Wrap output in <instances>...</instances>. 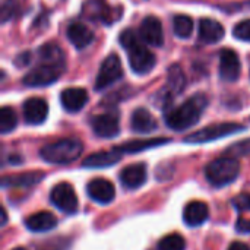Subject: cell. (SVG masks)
Wrapping results in <instances>:
<instances>
[{
  "mask_svg": "<svg viewBox=\"0 0 250 250\" xmlns=\"http://www.w3.org/2000/svg\"><path fill=\"white\" fill-rule=\"evenodd\" d=\"M246 127L243 125L239 123H231V122H226V123H215L211 126H207L195 133H190L189 136L185 138L186 144H193V145H199V144H205V142H211V141H217L226 136H230L233 133L237 132H243Z\"/></svg>",
  "mask_w": 250,
  "mask_h": 250,
  "instance_id": "cell-5",
  "label": "cell"
},
{
  "mask_svg": "<svg viewBox=\"0 0 250 250\" xmlns=\"http://www.w3.org/2000/svg\"><path fill=\"white\" fill-rule=\"evenodd\" d=\"M92 129L94 133L100 138H116L120 133V120L117 114L113 113H105L95 116L92 119Z\"/></svg>",
  "mask_w": 250,
  "mask_h": 250,
  "instance_id": "cell-10",
  "label": "cell"
},
{
  "mask_svg": "<svg viewBox=\"0 0 250 250\" xmlns=\"http://www.w3.org/2000/svg\"><path fill=\"white\" fill-rule=\"evenodd\" d=\"M40 59L42 63H64V53L57 44L48 42L40 48Z\"/></svg>",
  "mask_w": 250,
  "mask_h": 250,
  "instance_id": "cell-26",
  "label": "cell"
},
{
  "mask_svg": "<svg viewBox=\"0 0 250 250\" xmlns=\"http://www.w3.org/2000/svg\"><path fill=\"white\" fill-rule=\"evenodd\" d=\"M83 145L75 138L59 139L41 148L40 155L50 164H70L81 157Z\"/></svg>",
  "mask_w": 250,
  "mask_h": 250,
  "instance_id": "cell-3",
  "label": "cell"
},
{
  "mask_svg": "<svg viewBox=\"0 0 250 250\" xmlns=\"http://www.w3.org/2000/svg\"><path fill=\"white\" fill-rule=\"evenodd\" d=\"M1 215H3L1 226H4V224H6V221H7V214H6V209H3V211H1Z\"/></svg>",
  "mask_w": 250,
  "mask_h": 250,
  "instance_id": "cell-37",
  "label": "cell"
},
{
  "mask_svg": "<svg viewBox=\"0 0 250 250\" xmlns=\"http://www.w3.org/2000/svg\"><path fill=\"white\" fill-rule=\"evenodd\" d=\"M83 12L91 19L103 21L104 23H111L113 9L104 0H88L83 6Z\"/></svg>",
  "mask_w": 250,
  "mask_h": 250,
  "instance_id": "cell-22",
  "label": "cell"
},
{
  "mask_svg": "<svg viewBox=\"0 0 250 250\" xmlns=\"http://www.w3.org/2000/svg\"><path fill=\"white\" fill-rule=\"evenodd\" d=\"M18 125V117L13 108L10 107H3L0 110V133L6 135L9 132H12Z\"/></svg>",
  "mask_w": 250,
  "mask_h": 250,
  "instance_id": "cell-28",
  "label": "cell"
},
{
  "mask_svg": "<svg viewBox=\"0 0 250 250\" xmlns=\"http://www.w3.org/2000/svg\"><path fill=\"white\" fill-rule=\"evenodd\" d=\"M170 142V139H166V138H154V139H135V141H130V142H126L123 145H120L117 149L120 152H129V154H135V152H141V151H145V149H149V148H155V146H160V145H164Z\"/></svg>",
  "mask_w": 250,
  "mask_h": 250,
  "instance_id": "cell-24",
  "label": "cell"
},
{
  "mask_svg": "<svg viewBox=\"0 0 250 250\" xmlns=\"http://www.w3.org/2000/svg\"><path fill=\"white\" fill-rule=\"evenodd\" d=\"M48 116V104L45 100L32 97L23 103V119L28 125H41Z\"/></svg>",
  "mask_w": 250,
  "mask_h": 250,
  "instance_id": "cell-13",
  "label": "cell"
},
{
  "mask_svg": "<svg viewBox=\"0 0 250 250\" xmlns=\"http://www.w3.org/2000/svg\"><path fill=\"white\" fill-rule=\"evenodd\" d=\"M209 217V209L204 202H190L183 211V220L189 227L202 226Z\"/></svg>",
  "mask_w": 250,
  "mask_h": 250,
  "instance_id": "cell-21",
  "label": "cell"
},
{
  "mask_svg": "<svg viewBox=\"0 0 250 250\" xmlns=\"http://www.w3.org/2000/svg\"><path fill=\"white\" fill-rule=\"evenodd\" d=\"M119 41H120L122 47L127 51L130 69L136 75H146L155 67V64H157L155 54L152 51H149L148 47L139 41V38L133 29L122 31Z\"/></svg>",
  "mask_w": 250,
  "mask_h": 250,
  "instance_id": "cell-2",
  "label": "cell"
},
{
  "mask_svg": "<svg viewBox=\"0 0 250 250\" xmlns=\"http://www.w3.org/2000/svg\"><path fill=\"white\" fill-rule=\"evenodd\" d=\"M250 154V139H243L239 142H234L224 151V157H231V158H239V157H246Z\"/></svg>",
  "mask_w": 250,
  "mask_h": 250,
  "instance_id": "cell-30",
  "label": "cell"
},
{
  "mask_svg": "<svg viewBox=\"0 0 250 250\" xmlns=\"http://www.w3.org/2000/svg\"><path fill=\"white\" fill-rule=\"evenodd\" d=\"M240 173V164L236 158L231 157H221L214 160L205 168V176L208 182L217 188L227 186L233 183Z\"/></svg>",
  "mask_w": 250,
  "mask_h": 250,
  "instance_id": "cell-4",
  "label": "cell"
},
{
  "mask_svg": "<svg viewBox=\"0 0 250 250\" xmlns=\"http://www.w3.org/2000/svg\"><path fill=\"white\" fill-rule=\"evenodd\" d=\"M207 107H208L207 95L195 94L182 105L173 108L171 111L166 114V125L173 130L183 132L195 126L201 120Z\"/></svg>",
  "mask_w": 250,
  "mask_h": 250,
  "instance_id": "cell-1",
  "label": "cell"
},
{
  "mask_svg": "<svg viewBox=\"0 0 250 250\" xmlns=\"http://www.w3.org/2000/svg\"><path fill=\"white\" fill-rule=\"evenodd\" d=\"M185 85H186V78H185V73H183L182 67L179 64H173L168 69V78H167L166 91H168L171 95L180 94L183 91Z\"/></svg>",
  "mask_w": 250,
  "mask_h": 250,
  "instance_id": "cell-25",
  "label": "cell"
},
{
  "mask_svg": "<svg viewBox=\"0 0 250 250\" xmlns=\"http://www.w3.org/2000/svg\"><path fill=\"white\" fill-rule=\"evenodd\" d=\"M146 180V167L144 164H130L120 171V182L126 189H138Z\"/></svg>",
  "mask_w": 250,
  "mask_h": 250,
  "instance_id": "cell-17",
  "label": "cell"
},
{
  "mask_svg": "<svg viewBox=\"0 0 250 250\" xmlns=\"http://www.w3.org/2000/svg\"><path fill=\"white\" fill-rule=\"evenodd\" d=\"M227 250H250V246L242 243V242H234L233 245H230V248Z\"/></svg>",
  "mask_w": 250,
  "mask_h": 250,
  "instance_id": "cell-36",
  "label": "cell"
},
{
  "mask_svg": "<svg viewBox=\"0 0 250 250\" xmlns=\"http://www.w3.org/2000/svg\"><path fill=\"white\" fill-rule=\"evenodd\" d=\"M173 31L179 38H189L193 31V21L190 16L186 15H177L173 18Z\"/></svg>",
  "mask_w": 250,
  "mask_h": 250,
  "instance_id": "cell-27",
  "label": "cell"
},
{
  "mask_svg": "<svg viewBox=\"0 0 250 250\" xmlns=\"http://www.w3.org/2000/svg\"><path fill=\"white\" fill-rule=\"evenodd\" d=\"M67 38L76 48H85L94 41V32L81 22H73L67 26Z\"/></svg>",
  "mask_w": 250,
  "mask_h": 250,
  "instance_id": "cell-19",
  "label": "cell"
},
{
  "mask_svg": "<svg viewBox=\"0 0 250 250\" xmlns=\"http://www.w3.org/2000/svg\"><path fill=\"white\" fill-rule=\"evenodd\" d=\"M130 127L136 133H151L157 129V120L146 108H136L132 113Z\"/></svg>",
  "mask_w": 250,
  "mask_h": 250,
  "instance_id": "cell-20",
  "label": "cell"
},
{
  "mask_svg": "<svg viewBox=\"0 0 250 250\" xmlns=\"http://www.w3.org/2000/svg\"><path fill=\"white\" fill-rule=\"evenodd\" d=\"M233 205L236 209H239L240 212L250 211V193H242L237 198L233 199Z\"/></svg>",
  "mask_w": 250,
  "mask_h": 250,
  "instance_id": "cell-33",
  "label": "cell"
},
{
  "mask_svg": "<svg viewBox=\"0 0 250 250\" xmlns=\"http://www.w3.org/2000/svg\"><path fill=\"white\" fill-rule=\"evenodd\" d=\"M19 10V6H18V1L16 0H7L3 7H1V22H7L9 19H12Z\"/></svg>",
  "mask_w": 250,
  "mask_h": 250,
  "instance_id": "cell-32",
  "label": "cell"
},
{
  "mask_svg": "<svg viewBox=\"0 0 250 250\" xmlns=\"http://www.w3.org/2000/svg\"><path fill=\"white\" fill-rule=\"evenodd\" d=\"M86 192H88V195H89V198L92 201H95L98 204H103V205L110 204L116 196L114 185L110 180L101 179V177L91 180L88 183V186H86Z\"/></svg>",
  "mask_w": 250,
  "mask_h": 250,
  "instance_id": "cell-12",
  "label": "cell"
},
{
  "mask_svg": "<svg viewBox=\"0 0 250 250\" xmlns=\"http://www.w3.org/2000/svg\"><path fill=\"white\" fill-rule=\"evenodd\" d=\"M29 60H31V54L26 51V53H23V54H19V56H18V59H16V64H18V66H26V64L29 63Z\"/></svg>",
  "mask_w": 250,
  "mask_h": 250,
  "instance_id": "cell-35",
  "label": "cell"
},
{
  "mask_svg": "<svg viewBox=\"0 0 250 250\" xmlns=\"http://www.w3.org/2000/svg\"><path fill=\"white\" fill-rule=\"evenodd\" d=\"M224 26L209 18H204L199 22V41L204 44H217L224 38Z\"/></svg>",
  "mask_w": 250,
  "mask_h": 250,
  "instance_id": "cell-15",
  "label": "cell"
},
{
  "mask_svg": "<svg viewBox=\"0 0 250 250\" xmlns=\"http://www.w3.org/2000/svg\"><path fill=\"white\" fill-rule=\"evenodd\" d=\"M123 76V66L122 60L116 54H110L105 57V60L101 63L97 79H95V89L103 91L117 82Z\"/></svg>",
  "mask_w": 250,
  "mask_h": 250,
  "instance_id": "cell-7",
  "label": "cell"
},
{
  "mask_svg": "<svg viewBox=\"0 0 250 250\" xmlns=\"http://www.w3.org/2000/svg\"><path fill=\"white\" fill-rule=\"evenodd\" d=\"M142 40L154 47H161L164 44V31L160 19L157 16H146L139 28Z\"/></svg>",
  "mask_w": 250,
  "mask_h": 250,
  "instance_id": "cell-11",
  "label": "cell"
},
{
  "mask_svg": "<svg viewBox=\"0 0 250 250\" xmlns=\"http://www.w3.org/2000/svg\"><path fill=\"white\" fill-rule=\"evenodd\" d=\"M233 35L237 40H240V41H248V42H250V19L240 21L233 28Z\"/></svg>",
  "mask_w": 250,
  "mask_h": 250,
  "instance_id": "cell-31",
  "label": "cell"
},
{
  "mask_svg": "<svg viewBox=\"0 0 250 250\" xmlns=\"http://www.w3.org/2000/svg\"><path fill=\"white\" fill-rule=\"evenodd\" d=\"M237 231L242 234H249L250 233V218L249 217H240L237 220V226H236Z\"/></svg>",
  "mask_w": 250,
  "mask_h": 250,
  "instance_id": "cell-34",
  "label": "cell"
},
{
  "mask_svg": "<svg viewBox=\"0 0 250 250\" xmlns=\"http://www.w3.org/2000/svg\"><path fill=\"white\" fill-rule=\"evenodd\" d=\"M158 250H185L186 249V242L183 239V236L180 234H167L164 236L158 245H157Z\"/></svg>",
  "mask_w": 250,
  "mask_h": 250,
  "instance_id": "cell-29",
  "label": "cell"
},
{
  "mask_svg": "<svg viewBox=\"0 0 250 250\" xmlns=\"http://www.w3.org/2000/svg\"><path fill=\"white\" fill-rule=\"evenodd\" d=\"M64 67H66L64 63H41L31 72H28L23 76L22 82L31 88L51 85L63 75Z\"/></svg>",
  "mask_w": 250,
  "mask_h": 250,
  "instance_id": "cell-6",
  "label": "cell"
},
{
  "mask_svg": "<svg viewBox=\"0 0 250 250\" xmlns=\"http://www.w3.org/2000/svg\"><path fill=\"white\" fill-rule=\"evenodd\" d=\"M51 204L66 214H75L78 211V196L69 183H59L50 193Z\"/></svg>",
  "mask_w": 250,
  "mask_h": 250,
  "instance_id": "cell-8",
  "label": "cell"
},
{
  "mask_svg": "<svg viewBox=\"0 0 250 250\" xmlns=\"http://www.w3.org/2000/svg\"><path fill=\"white\" fill-rule=\"evenodd\" d=\"M25 226L29 231L35 233H44L48 230H53L57 226V218L47 211H40L35 214H31L25 218Z\"/></svg>",
  "mask_w": 250,
  "mask_h": 250,
  "instance_id": "cell-18",
  "label": "cell"
},
{
  "mask_svg": "<svg viewBox=\"0 0 250 250\" xmlns=\"http://www.w3.org/2000/svg\"><path fill=\"white\" fill-rule=\"evenodd\" d=\"M44 177V173L35 171V173H23V174H15V176H4L1 179V186H16V188H29L32 185H37Z\"/></svg>",
  "mask_w": 250,
  "mask_h": 250,
  "instance_id": "cell-23",
  "label": "cell"
},
{
  "mask_svg": "<svg viewBox=\"0 0 250 250\" xmlns=\"http://www.w3.org/2000/svg\"><path fill=\"white\" fill-rule=\"evenodd\" d=\"M242 64L236 51L224 48L220 53V78L226 82H236L240 78Z\"/></svg>",
  "mask_w": 250,
  "mask_h": 250,
  "instance_id": "cell-9",
  "label": "cell"
},
{
  "mask_svg": "<svg viewBox=\"0 0 250 250\" xmlns=\"http://www.w3.org/2000/svg\"><path fill=\"white\" fill-rule=\"evenodd\" d=\"M120 155H122V152L117 148H114L111 151H98V152L88 155L82 161V166L85 168H107V167L117 164L122 158Z\"/></svg>",
  "mask_w": 250,
  "mask_h": 250,
  "instance_id": "cell-16",
  "label": "cell"
},
{
  "mask_svg": "<svg viewBox=\"0 0 250 250\" xmlns=\"http://www.w3.org/2000/svg\"><path fill=\"white\" fill-rule=\"evenodd\" d=\"M60 103L69 113L81 111L88 103V92L83 88H66L60 94Z\"/></svg>",
  "mask_w": 250,
  "mask_h": 250,
  "instance_id": "cell-14",
  "label": "cell"
},
{
  "mask_svg": "<svg viewBox=\"0 0 250 250\" xmlns=\"http://www.w3.org/2000/svg\"><path fill=\"white\" fill-rule=\"evenodd\" d=\"M13 250H26V249H23V248H16V249H13Z\"/></svg>",
  "mask_w": 250,
  "mask_h": 250,
  "instance_id": "cell-38",
  "label": "cell"
}]
</instances>
